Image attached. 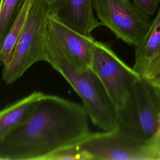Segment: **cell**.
Returning <instances> with one entry per match:
<instances>
[{
	"mask_svg": "<svg viewBox=\"0 0 160 160\" xmlns=\"http://www.w3.org/2000/svg\"><path fill=\"white\" fill-rule=\"evenodd\" d=\"M89 119L83 105L45 94L29 118L0 139V159L46 160L84 139L91 133Z\"/></svg>",
	"mask_w": 160,
	"mask_h": 160,
	"instance_id": "obj_1",
	"label": "cell"
},
{
	"mask_svg": "<svg viewBox=\"0 0 160 160\" xmlns=\"http://www.w3.org/2000/svg\"><path fill=\"white\" fill-rule=\"evenodd\" d=\"M48 62L72 88L82 101L92 123L103 131L115 128L117 108L101 80L91 68L79 70L68 60L48 36Z\"/></svg>",
	"mask_w": 160,
	"mask_h": 160,
	"instance_id": "obj_2",
	"label": "cell"
},
{
	"mask_svg": "<svg viewBox=\"0 0 160 160\" xmlns=\"http://www.w3.org/2000/svg\"><path fill=\"white\" fill-rule=\"evenodd\" d=\"M139 142L152 140L160 134V87L141 76L125 101L117 109L114 128Z\"/></svg>",
	"mask_w": 160,
	"mask_h": 160,
	"instance_id": "obj_3",
	"label": "cell"
},
{
	"mask_svg": "<svg viewBox=\"0 0 160 160\" xmlns=\"http://www.w3.org/2000/svg\"><path fill=\"white\" fill-rule=\"evenodd\" d=\"M44 0H34L9 61L3 66L2 80L11 84L34 64L48 60V18Z\"/></svg>",
	"mask_w": 160,
	"mask_h": 160,
	"instance_id": "obj_4",
	"label": "cell"
},
{
	"mask_svg": "<svg viewBox=\"0 0 160 160\" xmlns=\"http://www.w3.org/2000/svg\"><path fill=\"white\" fill-rule=\"evenodd\" d=\"M78 146L90 160H160V134L149 141L139 142L115 129L91 132Z\"/></svg>",
	"mask_w": 160,
	"mask_h": 160,
	"instance_id": "obj_5",
	"label": "cell"
},
{
	"mask_svg": "<svg viewBox=\"0 0 160 160\" xmlns=\"http://www.w3.org/2000/svg\"><path fill=\"white\" fill-rule=\"evenodd\" d=\"M92 5L102 26L130 46L138 45L151 26L149 16L129 0H93Z\"/></svg>",
	"mask_w": 160,
	"mask_h": 160,
	"instance_id": "obj_6",
	"label": "cell"
},
{
	"mask_svg": "<svg viewBox=\"0 0 160 160\" xmlns=\"http://www.w3.org/2000/svg\"><path fill=\"white\" fill-rule=\"evenodd\" d=\"M91 68L98 76L108 95L119 108L141 76L124 62L110 45L96 40L92 46Z\"/></svg>",
	"mask_w": 160,
	"mask_h": 160,
	"instance_id": "obj_7",
	"label": "cell"
},
{
	"mask_svg": "<svg viewBox=\"0 0 160 160\" xmlns=\"http://www.w3.org/2000/svg\"><path fill=\"white\" fill-rule=\"evenodd\" d=\"M48 36L62 50L68 60L76 69L91 68L92 46L96 39L69 28L50 14Z\"/></svg>",
	"mask_w": 160,
	"mask_h": 160,
	"instance_id": "obj_8",
	"label": "cell"
},
{
	"mask_svg": "<svg viewBox=\"0 0 160 160\" xmlns=\"http://www.w3.org/2000/svg\"><path fill=\"white\" fill-rule=\"evenodd\" d=\"M93 0H62L58 9L51 14L76 32L92 36L91 32L102 24L94 16Z\"/></svg>",
	"mask_w": 160,
	"mask_h": 160,
	"instance_id": "obj_9",
	"label": "cell"
},
{
	"mask_svg": "<svg viewBox=\"0 0 160 160\" xmlns=\"http://www.w3.org/2000/svg\"><path fill=\"white\" fill-rule=\"evenodd\" d=\"M44 94L40 91H34L1 109L0 139L22 124L29 118L38 102Z\"/></svg>",
	"mask_w": 160,
	"mask_h": 160,
	"instance_id": "obj_10",
	"label": "cell"
},
{
	"mask_svg": "<svg viewBox=\"0 0 160 160\" xmlns=\"http://www.w3.org/2000/svg\"><path fill=\"white\" fill-rule=\"evenodd\" d=\"M160 56V8L141 42L135 46L133 69L142 76L150 63Z\"/></svg>",
	"mask_w": 160,
	"mask_h": 160,
	"instance_id": "obj_11",
	"label": "cell"
},
{
	"mask_svg": "<svg viewBox=\"0 0 160 160\" xmlns=\"http://www.w3.org/2000/svg\"><path fill=\"white\" fill-rule=\"evenodd\" d=\"M34 1V0L25 1L8 32L0 42V62L2 66H5L11 59Z\"/></svg>",
	"mask_w": 160,
	"mask_h": 160,
	"instance_id": "obj_12",
	"label": "cell"
},
{
	"mask_svg": "<svg viewBox=\"0 0 160 160\" xmlns=\"http://www.w3.org/2000/svg\"><path fill=\"white\" fill-rule=\"evenodd\" d=\"M26 0H1L0 3V42L14 21Z\"/></svg>",
	"mask_w": 160,
	"mask_h": 160,
	"instance_id": "obj_13",
	"label": "cell"
},
{
	"mask_svg": "<svg viewBox=\"0 0 160 160\" xmlns=\"http://www.w3.org/2000/svg\"><path fill=\"white\" fill-rule=\"evenodd\" d=\"M90 160L88 155L82 151L78 144L61 148L51 154L46 160Z\"/></svg>",
	"mask_w": 160,
	"mask_h": 160,
	"instance_id": "obj_14",
	"label": "cell"
},
{
	"mask_svg": "<svg viewBox=\"0 0 160 160\" xmlns=\"http://www.w3.org/2000/svg\"><path fill=\"white\" fill-rule=\"evenodd\" d=\"M142 76L160 87V56L150 63Z\"/></svg>",
	"mask_w": 160,
	"mask_h": 160,
	"instance_id": "obj_15",
	"label": "cell"
},
{
	"mask_svg": "<svg viewBox=\"0 0 160 160\" xmlns=\"http://www.w3.org/2000/svg\"><path fill=\"white\" fill-rule=\"evenodd\" d=\"M160 0H133L134 4L148 16L155 14Z\"/></svg>",
	"mask_w": 160,
	"mask_h": 160,
	"instance_id": "obj_16",
	"label": "cell"
},
{
	"mask_svg": "<svg viewBox=\"0 0 160 160\" xmlns=\"http://www.w3.org/2000/svg\"><path fill=\"white\" fill-rule=\"evenodd\" d=\"M44 1L48 7L50 14H53L58 9L62 0H44Z\"/></svg>",
	"mask_w": 160,
	"mask_h": 160,
	"instance_id": "obj_17",
	"label": "cell"
}]
</instances>
